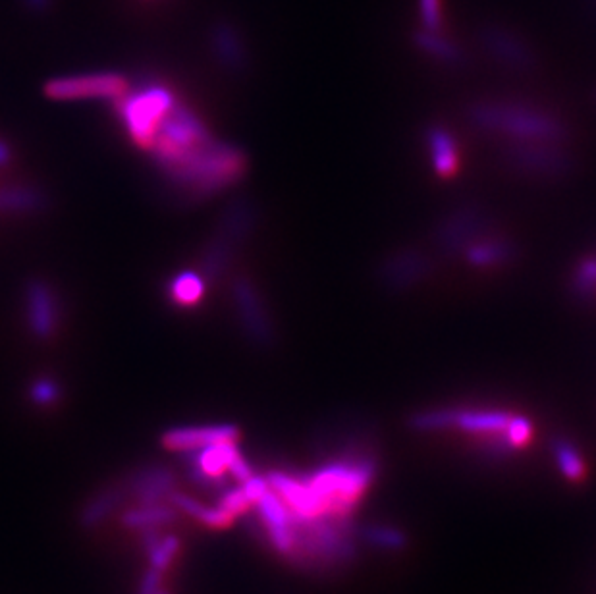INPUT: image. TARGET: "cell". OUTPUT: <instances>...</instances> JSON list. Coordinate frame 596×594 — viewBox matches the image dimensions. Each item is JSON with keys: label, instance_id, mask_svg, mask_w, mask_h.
<instances>
[{"label": "cell", "instance_id": "cell-1", "mask_svg": "<svg viewBox=\"0 0 596 594\" xmlns=\"http://www.w3.org/2000/svg\"><path fill=\"white\" fill-rule=\"evenodd\" d=\"M166 186L186 201H201L236 186L247 157L238 145L218 139L201 118L174 99L143 149Z\"/></svg>", "mask_w": 596, "mask_h": 594}, {"label": "cell", "instance_id": "cell-2", "mask_svg": "<svg viewBox=\"0 0 596 594\" xmlns=\"http://www.w3.org/2000/svg\"><path fill=\"white\" fill-rule=\"evenodd\" d=\"M379 458L367 450H352L321 463L307 483L325 504L326 515L352 519L355 508L379 477Z\"/></svg>", "mask_w": 596, "mask_h": 594}, {"label": "cell", "instance_id": "cell-3", "mask_svg": "<svg viewBox=\"0 0 596 594\" xmlns=\"http://www.w3.org/2000/svg\"><path fill=\"white\" fill-rule=\"evenodd\" d=\"M469 122L487 134L506 141L566 143L568 124L550 110L519 101H477L467 108Z\"/></svg>", "mask_w": 596, "mask_h": 594}, {"label": "cell", "instance_id": "cell-4", "mask_svg": "<svg viewBox=\"0 0 596 594\" xmlns=\"http://www.w3.org/2000/svg\"><path fill=\"white\" fill-rule=\"evenodd\" d=\"M357 529L352 519L323 515L317 519L296 517V539L288 562L305 571H334L352 564Z\"/></svg>", "mask_w": 596, "mask_h": 594}, {"label": "cell", "instance_id": "cell-5", "mask_svg": "<svg viewBox=\"0 0 596 594\" xmlns=\"http://www.w3.org/2000/svg\"><path fill=\"white\" fill-rule=\"evenodd\" d=\"M257 218V207L247 199H238L228 205L215 236L201 257V272L207 280H220L226 274L240 245L253 234Z\"/></svg>", "mask_w": 596, "mask_h": 594}, {"label": "cell", "instance_id": "cell-6", "mask_svg": "<svg viewBox=\"0 0 596 594\" xmlns=\"http://www.w3.org/2000/svg\"><path fill=\"white\" fill-rule=\"evenodd\" d=\"M174 99L176 97L168 87L161 83H147L136 91L130 87L126 95L114 101L120 122L139 149L147 147L157 122Z\"/></svg>", "mask_w": 596, "mask_h": 594}, {"label": "cell", "instance_id": "cell-7", "mask_svg": "<svg viewBox=\"0 0 596 594\" xmlns=\"http://www.w3.org/2000/svg\"><path fill=\"white\" fill-rule=\"evenodd\" d=\"M500 155L510 168L525 176L542 178V180L568 176L573 166L571 155L564 149V143L506 141Z\"/></svg>", "mask_w": 596, "mask_h": 594}, {"label": "cell", "instance_id": "cell-8", "mask_svg": "<svg viewBox=\"0 0 596 594\" xmlns=\"http://www.w3.org/2000/svg\"><path fill=\"white\" fill-rule=\"evenodd\" d=\"M488 232H492V222L487 211L475 203H467L452 209L436 224L433 242L442 255L454 259Z\"/></svg>", "mask_w": 596, "mask_h": 594}, {"label": "cell", "instance_id": "cell-9", "mask_svg": "<svg viewBox=\"0 0 596 594\" xmlns=\"http://www.w3.org/2000/svg\"><path fill=\"white\" fill-rule=\"evenodd\" d=\"M130 80L118 72H93L47 81L43 91L53 101H118L130 91Z\"/></svg>", "mask_w": 596, "mask_h": 594}, {"label": "cell", "instance_id": "cell-10", "mask_svg": "<svg viewBox=\"0 0 596 594\" xmlns=\"http://www.w3.org/2000/svg\"><path fill=\"white\" fill-rule=\"evenodd\" d=\"M230 296L247 340L259 348H271L276 340L274 323L269 307L257 286L253 284V280H249L247 276L234 278L230 286Z\"/></svg>", "mask_w": 596, "mask_h": 594}, {"label": "cell", "instance_id": "cell-11", "mask_svg": "<svg viewBox=\"0 0 596 594\" xmlns=\"http://www.w3.org/2000/svg\"><path fill=\"white\" fill-rule=\"evenodd\" d=\"M433 259L427 251L417 247H402L388 253L379 267L377 280L386 292H409L433 274Z\"/></svg>", "mask_w": 596, "mask_h": 594}, {"label": "cell", "instance_id": "cell-12", "mask_svg": "<svg viewBox=\"0 0 596 594\" xmlns=\"http://www.w3.org/2000/svg\"><path fill=\"white\" fill-rule=\"evenodd\" d=\"M255 512L259 525L269 540L274 552L288 560L296 539V515L282 502V498L269 488L257 502Z\"/></svg>", "mask_w": 596, "mask_h": 594}, {"label": "cell", "instance_id": "cell-13", "mask_svg": "<svg viewBox=\"0 0 596 594\" xmlns=\"http://www.w3.org/2000/svg\"><path fill=\"white\" fill-rule=\"evenodd\" d=\"M479 39L492 60L514 72H531L537 66V56L533 49L521 35L508 27L498 24L485 26L479 33Z\"/></svg>", "mask_w": 596, "mask_h": 594}, {"label": "cell", "instance_id": "cell-14", "mask_svg": "<svg viewBox=\"0 0 596 594\" xmlns=\"http://www.w3.org/2000/svg\"><path fill=\"white\" fill-rule=\"evenodd\" d=\"M269 486L282 498L298 519H317L326 515L325 504L319 494L311 488L305 477H299L288 471H271L265 475Z\"/></svg>", "mask_w": 596, "mask_h": 594}, {"label": "cell", "instance_id": "cell-15", "mask_svg": "<svg viewBox=\"0 0 596 594\" xmlns=\"http://www.w3.org/2000/svg\"><path fill=\"white\" fill-rule=\"evenodd\" d=\"M26 315L31 334L39 340L53 338L60 326V299L45 280L26 284Z\"/></svg>", "mask_w": 596, "mask_h": 594}, {"label": "cell", "instance_id": "cell-16", "mask_svg": "<svg viewBox=\"0 0 596 594\" xmlns=\"http://www.w3.org/2000/svg\"><path fill=\"white\" fill-rule=\"evenodd\" d=\"M242 432L236 425H199L178 427L163 434L161 442L170 452H197L218 442H240Z\"/></svg>", "mask_w": 596, "mask_h": 594}, {"label": "cell", "instance_id": "cell-17", "mask_svg": "<svg viewBox=\"0 0 596 594\" xmlns=\"http://www.w3.org/2000/svg\"><path fill=\"white\" fill-rule=\"evenodd\" d=\"M461 257L475 269H498L514 263L519 257V247L506 236L488 232L487 236L471 243Z\"/></svg>", "mask_w": 596, "mask_h": 594}, {"label": "cell", "instance_id": "cell-18", "mask_svg": "<svg viewBox=\"0 0 596 594\" xmlns=\"http://www.w3.org/2000/svg\"><path fill=\"white\" fill-rule=\"evenodd\" d=\"M514 413L504 409L483 407H452V431L467 432L473 436H488L508 429Z\"/></svg>", "mask_w": 596, "mask_h": 594}, {"label": "cell", "instance_id": "cell-19", "mask_svg": "<svg viewBox=\"0 0 596 594\" xmlns=\"http://www.w3.org/2000/svg\"><path fill=\"white\" fill-rule=\"evenodd\" d=\"M126 490L136 498L137 504H157L168 500L176 490V477L164 467L141 469L128 481Z\"/></svg>", "mask_w": 596, "mask_h": 594}, {"label": "cell", "instance_id": "cell-20", "mask_svg": "<svg viewBox=\"0 0 596 594\" xmlns=\"http://www.w3.org/2000/svg\"><path fill=\"white\" fill-rule=\"evenodd\" d=\"M211 43L213 53L226 70L234 74L244 72L249 64V56L245 49L244 35L236 27L224 20L217 22L211 31Z\"/></svg>", "mask_w": 596, "mask_h": 594}, {"label": "cell", "instance_id": "cell-21", "mask_svg": "<svg viewBox=\"0 0 596 594\" xmlns=\"http://www.w3.org/2000/svg\"><path fill=\"white\" fill-rule=\"evenodd\" d=\"M193 454H195V479L203 483H215V481L220 483L226 475H230V467L234 459L242 452L238 442H218Z\"/></svg>", "mask_w": 596, "mask_h": 594}, {"label": "cell", "instance_id": "cell-22", "mask_svg": "<svg viewBox=\"0 0 596 594\" xmlns=\"http://www.w3.org/2000/svg\"><path fill=\"white\" fill-rule=\"evenodd\" d=\"M425 143L434 172L442 178L454 176L460 168V147L454 134L444 126L433 124L425 132Z\"/></svg>", "mask_w": 596, "mask_h": 594}, {"label": "cell", "instance_id": "cell-23", "mask_svg": "<svg viewBox=\"0 0 596 594\" xmlns=\"http://www.w3.org/2000/svg\"><path fill=\"white\" fill-rule=\"evenodd\" d=\"M168 502L178 510L180 513L190 515L191 519L199 521L203 527L215 529V531H224L230 529L236 521V517H232L230 513L224 512L222 508H213L207 506L203 502H199L197 498H193L190 494H182L178 490H174L168 498Z\"/></svg>", "mask_w": 596, "mask_h": 594}, {"label": "cell", "instance_id": "cell-24", "mask_svg": "<svg viewBox=\"0 0 596 594\" xmlns=\"http://www.w3.org/2000/svg\"><path fill=\"white\" fill-rule=\"evenodd\" d=\"M176 519H178V510L172 504L166 506L164 502H157V504H139L137 508L122 513L120 523L126 529L145 533V531L163 529L166 525H172Z\"/></svg>", "mask_w": 596, "mask_h": 594}, {"label": "cell", "instance_id": "cell-25", "mask_svg": "<svg viewBox=\"0 0 596 594\" xmlns=\"http://www.w3.org/2000/svg\"><path fill=\"white\" fill-rule=\"evenodd\" d=\"M47 195L31 186L0 189V215H35L47 207Z\"/></svg>", "mask_w": 596, "mask_h": 594}, {"label": "cell", "instance_id": "cell-26", "mask_svg": "<svg viewBox=\"0 0 596 594\" xmlns=\"http://www.w3.org/2000/svg\"><path fill=\"white\" fill-rule=\"evenodd\" d=\"M143 548L149 560V567L166 575V571L182 552V542L176 535H166L161 533V529H153L143 533Z\"/></svg>", "mask_w": 596, "mask_h": 594}, {"label": "cell", "instance_id": "cell-27", "mask_svg": "<svg viewBox=\"0 0 596 594\" xmlns=\"http://www.w3.org/2000/svg\"><path fill=\"white\" fill-rule=\"evenodd\" d=\"M413 43L421 53L427 54L440 64L446 66H461L465 64V54L456 43H452L448 37H444L440 31H417L413 35Z\"/></svg>", "mask_w": 596, "mask_h": 594}, {"label": "cell", "instance_id": "cell-28", "mask_svg": "<svg viewBox=\"0 0 596 594\" xmlns=\"http://www.w3.org/2000/svg\"><path fill=\"white\" fill-rule=\"evenodd\" d=\"M552 456L556 461L558 471L569 483H583L587 479V461L583 458L581 450L564 436L552 440Z\"/></svg>", "mask_w": 596, "mask_h": 594}, {"label": "cell", "instance_id": "cell-29", "mask_svg": "<svg viewBox=\"0 0 596 594\" xmlns=\"http://www.w3.org/2000/svg\"><path fill=\"white\" fill-rule=\"evenodd\" d=\"M357 537L367 546L380 550V552H404L409 546V537L406 531L386 523H373L363 525L357 529Z\"/></svg>", "mask_w": 596, "mask_h": 594}, {"label": "cell", "instance_id": "cell-30", "mask_svg": "<svg viewBox=\"0 0 596 594\" xmlns=\"http://www.w3.org/2000/svg\"><path fill=\"white\" fill-rule=\"evenodd\" d=\"M128 494V490H126V486H107V488H103L99 494H95L87 504H85V508L82 510V517H80V521H82L83 527L85 529H93V527H97L99 523H103L107 517H109L110 513L114 512L118 506H120V502H122V498Z\"/></svg>", "mask_w": 596, "mask_h": 594}, {"label": "cell", "instance_id": "cell-31", "mask_svg": "<svg viewBox=\"0 0 596 594\" xmlns=\"http://www.w3.org/2000/svg\"><path fill=\"white\" fill-rule=\"evenodd\" d=\"M205 290V282L203 276L195 274V272H184L180 276H176L170 284V297L184 307L195 305Z\"/></svg>", "mask_w": 596, "mask_h": 594}, {"label": "cell", "instance_id": "cell-32", "mask_svg": "<svg viewBox=\"0 0 596 594\" xmlns=\"http://www.w3.org/2000/svg\"><path fill=\"white\" fill-rule=\"evenodd\" d=\"M218 508H222L224 512H228L232 517L238 519L240 515H245V513L251 512V510H253V504H251V500L247 498L244 486L238 485L234 486V488H228V490L218 498Z\"/></svg>", "mask_w": 596, "mask_h": 594}, {"label": "cell", "instance_id": "cell-33", "mask_svg": "<svg viewBox=\"0 0 596 594\" xmlns=\"http://www.w3.org/2000/svg\"><path fill=\"white\" fill-rule=\"evenodd\" d=\"M533 432H535V427H533V421L529 417L514 415L508 429H506V436L514 444L515 450H521L531 442Z\"/></svg>", "mask_w": 596, "mask_h": 594}, {"label": "cell", "instance_id": "cell-34", "mask_svg": "<svg viewBox=\"0 0 596 594\" xmlns=\"http://www.w3.org/2000/svg\"><path fill=\"white\" fill-rule=\"evenodd\" d=\"M31 402L37 405H55L60 400V386L51 378H39L29 390Z\"/></svg>", "mask_w": 596, "mask_h": 594}, {"label": "cell", "instance_id": "cell-35", "mask_svg": "<svg viewBox=\"0 0 596 594\" xmlns=\"http://www.w3.org/2000/svg\"><path fill=\"white\" fill-rule=\"evenodd\" d=\"M419 14H421L423 29L442 31V27H444L442 0H419Z\"/></svg>", "mask_w": 596, "mask_h": 594}, {"label": "cell", "instance_id": "cell-36", "mask_svg": "<svg viewBox=\"0 0 596 594\" xmlns=\"http://www.w3.org/2000/svg\"><path fill=\"white\" fill-rule=\"evenodd\" d=\"M139 594H170L164 587V573L157 569H147L139 583Z\"/></svg>", "mask_w": 596, "mask_h": 594}, {"label": "cell", "instance_id": "cell-37", "mask_svg": "<svg viewBox=\"0 0 596 594\" xmlns=\"http://www.w3.org/2000/svg\"><path fill=\"white\" fill-rule=\"evenodd\" d=\"M22 2H24V6L28 10L35 12V14H43V12H47L55 4V0H22Z\"/></svg>", "mask_w": 596, "mask_h": 594}, {"label": "cell", "instance_id": "cell-38", "mask_svg": "<svg viewBox=\"0 0 596 594\" xmlns=\"http://www.w3.org/2000/svg\"><path fill=\"white\" fill-rule=\"evenodd\" d=\"M10 159H12V149H10V145H8L6 141L0 139V166L8 164Z\"/></svg>", "mask_w": 596, "mask_h": 594}]
</instances>
